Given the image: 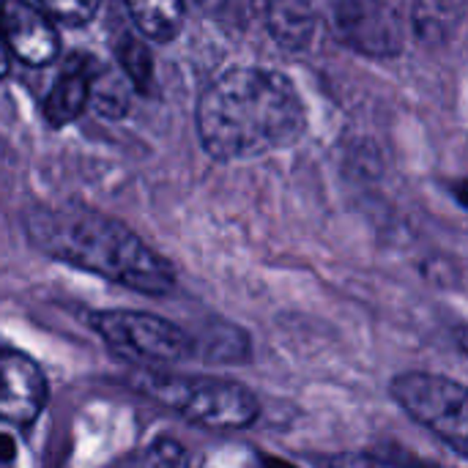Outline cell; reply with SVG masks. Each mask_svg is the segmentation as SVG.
Instances as JSON below:
<instances>
[{
	"mask_svg": "<svg viewBox=\"0 0 468 468\" xmlns=\"http://www.w3.org/2000/svg\"><path fill=\"white\" fill-rule=\"evenodd\" d=\"M332 16L340 41L365 58H395L406 49L409 19L395 3H337Z\"/></svg>",
	"mask_w": 468,
	"mask_h": 468,
	"instance_id": "6",
	"label": "cell"
},
{
	"mask_svg": "<svg viewBox=\"0 0 468 468\" xmlns=\"http://www.w3.org/2000/svg\"><path fill=\"white\" fill-rule=\"evenodd\" d=\"M189 458L184 452V447L173 439H159L148 455H145V468H186Z\"/></svg>",
	"mask_w": 468,
	"mask_h": 468,
	"instance_id": "17",
	"label": "cell"
},
{
	"mask_svg": "<svg viewBox=\"0 0 468 468\" xmlns=\"http://www.w3.org/2000/svg\"><path fill=\"white\" fill-rule=\"evenodd\" d=\"M93 335L118 359L140 370H167L200 356L197 340L165 315L145 310H96L88 315Z\"/></svg>",
	"mask_w": 468,
	"mask_h": 468,
	"instance_id": "4",
	"label": "cell"
},
{
	"mask_svg": "<svg viewBox=\"0 0 468 468\" xmlns=\"http://www.w3.org/2000/svg\"><path fill=\"white\" fill-rule=\"evenodd\" d=\"M5 52L30 69L49 66L60 55L58 25L36 5L22 0H8L3 8Z\"/></svg>",
	"mask_w": 468,
	"mask_h": 468,
	"instance_id": "8",
	"label": "cell"
},
{
	"mask_svg": "<svg viewBox=\"0 0 468 468\" xmlns=\"http://www.w3.org/2000/svg\"><path fill=\"white\" fill-rule=\"evenodd\" d=\"M326 468H444L436 463H425L420 458H395L378 452H340L332 455Z\"/></svg>",
	"mask_w": 468,
	"mask_h": 468,
	"instance_id": "15",
	"label": "cell"
},
{
	"mask_svg": "<svg viewBox=\"0 0 468 468\" xmlns=\"http://www.w3.org/2000/svg\"><path fill=\"white\" fill-rule=\"evenodd\" d=\"M3 395H0V417L5 425L27 428L33 425L49 398V384L38 362L16 348H5L0 359Z\"/></svg>",
	"mask_w": 468,
	"mask_h": 468,
	"instance_id": "7",
	"label": "cell"
},
{
	"mask_svg": "<svg viewBox=\"0 0 468 468\" xmlns=\"http://www.w3.org/2000/svg\"><path fill=\"white\" fill-rule=\"evenodd\" d=\"M266 30L285 52H307L315 44L321 16L307 3H269L266 5Z\"/></svg>",
	"mask_w": 468,
	"mask_h": 468,
	"instance_id": "10",
	"label": "cell"
},
{
	"mask_svg": "<svg viewBox=\"0 0 468 468\" xmlns=\"http://www.w3.org/2000/svg\"><path fill=\"white\" fill-rule=\"evenodd\" d=\"M129 387L156 406L173 411L178 420L217 433L250 431L261 417V403L250 387L217 376L137 370L129 378Z\"/></svg>",
	"mask_w": 468,
	"mask_h": 468,
	"instance_id": "3",
	"label": "cell"
},
{
	"mask_svg": "<svg viewBox=\"0 0 468 468\" xmlns=\"http://www.w3.org/2000/svg\"><path fill=\"white\" fill-rule=\"evenodd\" d=\"M461 14V8L455 5H433V3H420L411 8V22H414V33L425 41H439L447 36V30L452 27L455 16Z\"/></svg>",
	"mask_w": 468,
	"mask_h": 468,
	"instance_id": "14",
	"label": "cell"
},
{
	"mask_svg": "<svg viewBox=\"0 0 468 468\" xmlns=\"http://www.w3.org/2000/svg\"><path fill=\"white\" fill-rule=\"evenodd\" d=\"M455 340H458V348L463 351V356H468V326L458 332V337H455Z\"/></svg>",
	"mask_w": 468,
	"mask_h": 468,
	"instance_id": "18",
	"label": "cell"
},
{
	"mask_svg": "<svg viewBox=\"0 0 468 468\" xmlns=\"http://www.w3.org/2000/svg\"><path fill=\"white\" fill-rule=\"evenodd\" d=\"M392 400L452 452L468 458V387L425 370H406L389 384Z\"/></svg>",
	"mask_w": 468,
	"mask_h": 468,
	"instance_id": "5",
	"label": "cell"
},
{
	"mask_svg": "<svg viewBox=\"0 0 468 468\" xmlns=\"http://www.w3.org/2000/svg\"><path fill=\"white\" fill-rule=\"evenodd\" d=\"M115 60L118 69L123 71V77L132 82V88L137 93H151L156 85V63H154V52L148 47L145 38L137 36H123L121 44L115 47Z\"/></svg>",
	"mask_w": 468,
	"mask_h": 468,
	"instance_id": "12",
	"label": "cell"
},
{
	"mask_svg": "<svg viewBox=\"0 0 468 468\" xmlns=\"http://www.w3.org/2000/svg\"><path fill=\"white\" fill-rule=\"evenodd\" d=\"M27 244L49 261L143 296L176 291V266L121 219L82 203H36L22 214Z\"/></svg>",
	"mask_w": 468,
	"mask_h": 468,
	"instance_id": "2",
	"label": "cell"
},
{
	"mask_svg": "<svg viewBox=\"0 0 468 468\" xmlns=\"http://www.w3.org/2000/svg\"><path fill=\"white\" fill-rule=\"evenodd\" d=\"M55 25H66V27H85L93 22V16L99 14V3L88 0V3H77V0H41L36 3Z\"/></svg>",
	"mask_w": 468,
	"mask_h": 468,
	"instance_id": "16",
	"label": "cell"
},
{
	"mask_svg": "<svg viewBox=\"0 0 468 468\" xmlns=\"http://www.w3.org/2000/svg\"><path fill=\"white\" fill-rule=\"evenodd\" d=\"M195 126L211 159H261L304 137L307 107L288 74L263 66H233L200 93Z\"/></svg>",
	"mask_w": 468,
	"mask_h": 468,
	"instance_id": "1",
	"label": "cell"
},
{
	"mask_svg": "<svg viewBox=\"0 0 468 468\" xmlns=\"http://www.w3.org/2000/svg\"><path fill=\"white\" fill-rule=\"evenodd\" d=\"M99 69H101V63L85 52L69 55L66 66L52 80V85L44 96V104H41V112L49 126L74 123L90 107L93 80H96Z\"/></svg>",
	"mask_w": 468,
	"mask_h": 468,
	"instance_id": "9",
	"label": "cell"
},
{
	"mask_svg": "<svg viewBox=\"0 0 468 468\" xmlns=\"http://www.w3.org/2000/svg\"><path fill=\"white\" fill-rule=\"evenodd\" d=\"M126 14L140 30V36L151 44H170L184 30V22H186V5L178 0L129 3Z\"/></svg>",
	"mask_w": 468,
	"mask_h": 468,
	"instance_id": "11",
	"label": "cell"
},
{
	"mask_svg": "<svg viewBox=\"0 0 468 468\" xmlns=\"http://www.w3.org/2000/svg\"><path fill=\"white\" fill-rule=\"evenodd\" d=\"M90 107L99 118L104 121H121L129 115L132 107V82L123 77V71H107L104 66L99 69L93 80V96Z\"/></svg>",
	"mask_w": 468,
	"mask_h": 468,
	"instance_id": "13",
	"label": "cell"
}]
</instances>
